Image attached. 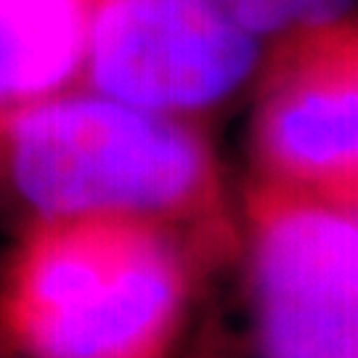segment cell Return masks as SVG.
I'll return each mask as SVG.
<instances>
[{
    "label": "cell",
    "mask_w": 358,
    "mask_h": 358,
    "mask_svg": "<svg viewBox=\"0 0 358 358\" xmlns=\"http://www.w3.org/2000/svg\"><path fill=\"white\" fill-rule=\"evenodd\" d=\"M266 48L213 0H96L80 88L207 128L252 90Z\"/></svg>",
    "instance_id": "cell-4"
},
{
    "label": "cell",
    "mask_w": 358,
    "mask_h": 358,
    "mask_svg": "<svg viewBox=\"0 0 358 358\" xmlns=\"http://www.w3.org/2000/svg\"><path fill=\"white\" fill-rule=\"evenodd\" d=\"M213 3L263 43H273L294 29H303L300 0H213Z\"/></svg>",
    "instance_id": "cell-7"
},
{
    "label": "cell",
    "mask_w": 358,
    "mask_h": 358,
    "mask_svg": "<svg viewBox=\"0 0 358 358\" xmlns=\"http://www.w3.org/2000/svg\"><path fill=\"white\" fill-rule=\"evenodd\" d=\"M247 152L252 180L358 205L356 16L268 43Z\"/></svg>",
    "instance_id": "cell-5"
},
{
    "label": "cell",
    "mask_w": 358,
    "mask_h": 358,
    "mask_svg": "<svg viewBox=\"0 0 358 358\" xmlns=\"http://www.w3.org/2000/svg\"><path fill=\"white\" fill-rule=\"evenodd\" d=\"M236 229L257 358H358V205L247 178Z\"/></svg>",
    "instance_id": "cell-3"
},
{
    "label": "cell",
    "mask_w": 358,
    "mask_h": 358,
    "mask_svg": "<svg viewBox=\"0 0 358 358\" xmlns=\"http://www.w3.org/2000/svg\"><path fill=\"white\" fill-rule=\"evenodd\" d=\"M0 205L27 220L125 215L239 250L207 128L72 88L0 112Z\"/></svg>",
    "instance_id": "cell-2"
},
{
    "label": "cell",
    "mask_w": 358,
    "mask_h": 358,
    "mask_svg": "<svg viewBox=\"0 0 358 358\" xmlns=\"http://www.w3.org/2000/svg\"><path fill=\"white\" fill-rule=\"evenodd\" d=\"M96 0H0V112L80 88Z\"/></svg>",
    "instance_id": "cell-6"
},
{
    "label": "cell",
    "mask_w": 358,
    "mask_h": 358,
    "mask_svg": "<svg viewBox=\"0 0 358 358\" xmlns=\"http://www.w3.org/2000/svg\"><path fill=\"white\" fill-rule=\"evenodd\" d=\"M226 250L125 215L22 223L0 260V348L22 358H173Z\"/></svg>",
    "instance_id": "cell-1"
}]
</instances>
